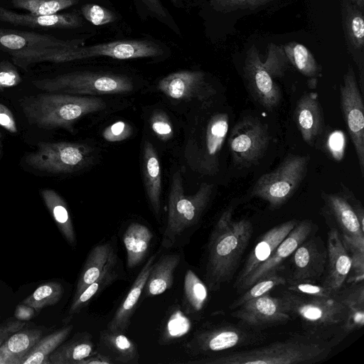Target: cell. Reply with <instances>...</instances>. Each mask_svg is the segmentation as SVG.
Returning a JSON list of instances; mask_svg holds the SVG:
<instances>
[{"label": "cell", "mask_w": 364, "mask_h": 364, "mask_svg": "<svg viewBox=\"0 0 364 364\" xmlns=\"http://www.w3.org/2000/svg\"><path fill=\"white\" fill-rule=\"evenodd\" d=\"M233 210L230 206L222 213L210 237L205 280L211 291L232 279L253 233L251 221L235 220Z\"/></svg>", "instance_id": "obj_1"}, {"label": "cell", "mask_w": 364, "mask_h": 364, "mask_svg": "<svg viewBox=\"0 0 364 364\" xmlns=\"http://www.w3.org/2000/svg\"><path fill=\"white\" fill-rule=\"evenodd\" d=\"M316 335H300L260 348L188 361L198 364H309L323 360L336 343Z\"/></svg>", "instance_id": "obj_2"}, {"label": "cell", "mask_w": 364, "mask_h": 364, "mask_svg": "<svg viewBox=\"0 0 364 364\" xmlns=\"http://www.w3.org/2000/svg\"><path fill=\"white\" fill-rule=\"evenodd\" d=\"M20 106L29 124L44 129L71 132L80 118L105 109L106 103L97 97L45 92L23 97Z\"/></svg>", "instance_id": "obj_3"}, {"label": "cell", "mask_w": 364, "mask_h": 364, "mask_svg": "<svg viewBox=\"0 0 364 364\" xmlns=\"http://www.w3.org/2000/svg\"><path fill=\"white\" fill-rule=\"evenodd\" d=\"M213 189V184L202 183L196 193L186 196L180 171L173 173L162 246L173 247L180 237L196 225L210 202Z\"/></svg>", "instance_id": "obj_4"}, {"label": "cell", "mask_w": 364, "mask_h": 364, "mask_svg": "<svg viewBox=\"0 0 364 364\" xmlns=\"http://www.w3.org/2000/svg\"><path fill=\"white\" fill-rule=\"evenodd\" d=\"M229 128L226 113H216L193 127L185 148L187 164L203 175H215L219 171V156Z\"/></svg>", "instance_id": "obj_5"}, {"label": "cell", "mask_w": 364, "mask_h": 364, "mask_svg": "<svg viewBox=\"0 0 364 364\" xmlns=\"http://www.w3.org/2000/svg\"><path fill=\"white\" fill-rule=\"evenodd\" d=\"M280 297L287 313L298 318L310 334L321 336L320 333L338 325L342 328L347 316L338 292L331 296H311L287 289Z\"/></svg>", "instance_id": "obj_6"}, {"label": "cell", "mask_w": 364, "mask_h": 364, "mask_svg": "<svg viewBox=\"0 0 364 364\" xmlns=\"http://www.w3.org/2000/svg\"><path fill=\"white\" fill-rule=\"evenodd\" d=\"M32 82L37 89L44 92L73 95L119 94L134 89L132 81L125 75L92 72L68 73Z\"/></svg>", "instance_id": "obj_7"}, {"label": "cell", "mask_w": 364, "mask_h": 364, "mask_svg": "<svg viewBox=\"0 0 364 364\" xmlns=\"http://www.w3.org/2000/svg\"><path fill=\"white\" fill-rule=\"evenodd\" d=\"M309 161V155H288L274 170L257 179L252 187V196L268 203L272 210L280 208L305 178Z\"/></svg>", "instance_id": "obj_8"}, {"label": "cell", "mask_w": 364, "mask_h": 364, "mask_svg": "<svg viewBox=\"0 0 364 364\" xmlns=\"http://www.w3.org/2000/svg\"><path fill=\"white\" fill-rule=\"evenodd\" d=\"M95 159L90 146L76 142H40L35 151L26 157L34 169L53 173H68L89 166Z\"/></svg>", "instance_id": "obj_9"}, {"label": "cell", "mask_w": 364, "mask_h": 364, "mask_svg": "<svg viewBox=\"0 0 364 364\" xmlns=\"http://www.w3.org/2000/svg\"><path fill=\"white\" fill-rule=\"evenodd\" d=\"M264 337L259 331L232 324H222L198 330L185 347L191 356L205 358L256 344Z\"/></svg>", "instance_id": "obj_10"}, {"label": "cell", "mask_w": 364, "mask_h": 364, "mask_svg": "<svg viewBox=\"0 0 364 364\" xmlns=\"http://www.w3.org/2000/svg\"><path fill=\"white\" fill-rule=\"evenodd\" d=\"M269 141L268 129L258 118L242 117L232 128L228 140L234 164L242 167L255 165L266 153Z\"/></svg>", "instance_id": "obj_11"}, {"label": "cell", "mask_w": 364, "mask_h": 364, "mask_svg": "<svg viewBox=\"0 0 364 364\" xmlns=\"http://www.w3.org/2000/svg\"><path fill=\"white\" fill-rule=\"evenodd\" d=\"M340 102L348 132L364 173V105L354 70L350 68L340 85Z\"/></svg>", "instance_id": "obj_12"}, {"label": "cell", "mask_w": 364, "mask_h": 364, "mask_svg": "<svg viewBox=\"0 0 364 364\" xmlns=\"http://www.w3.org/2000/svg\"><path fill=\"white\" fill-rule=\"evenodd\" d=\"M163 53L162 48L151 41L123 40L68 48L65 50V63L100 56L120 60L154 58Z\"/></svg>", "instance_id": "obj_13"}, {"label": "cell", "mask_w": 364, "mask_h": 364, "mask_svg": "<svg viewBox=\"0 0 364 364\" xmlns=\"http://www.w3.org/2000/svg\"><path fill=\"white\" fill-rule=\"evenodd\" d=\"M244 77L250 95L262 107L272 111L279 105L282 99L280 89L263 65L255 46L247 52Z\"/></svg>", "instance_id": "obj_14"}, {"label": "cell", "mask_w": 364, "mask_h": 364, "mask_svg": "<svg viewBox=\"0 0 364 364\" xmlns=\"http://www.w3.org/2000/svg\"><path fill=\"white\" fill-rule=\"evenodd\" d=\"M292 254V269L287 279L288 284L315 283L323 276L327 250L321 239L307 237Z\"/></svg>", "instance_id": "obj_15"}, {"label": "cell", "mask_w": 364, "mask_h": 364, "mask_svg": "<svg viewBox=\"0 0 364 364\" xmlns=\"http://www.w3.org/2000/svg\"><path fill=\"white\" fill-rule=\"evenodd\" d=\"M158 89L171 99L186 101H207L215 93L213 87L206 82L204 73L192 70L168 75L159 82Z\"/></svg>", "instance_id": "obj_16"}, {"label": "cell", "mask_w": 364, "mask_h": 364, "mask_svg": "<svg viewBox=\"0 0 364 364\" xmlns=\"http://www.w3.org/2000/svg\"><path fill=\"white\" fill-rule=\"evenodd\" d=\"M231 316L253 327L284 323L291 318L281 297L272 296L269 293L244 303Z\"/></svg>", "instance_id": "obj_17"}, {"label": "cell", "mask_w": 364, "mask_h": 364, "mask_svg": "<svg viewBox=\"0 0 364 364\" xmlns=\"http://www.w3.org/2000/svg\"><path fill=\"white\" fill-rule=\"evenodd\" d=\"M314 223L310 220L298 222L287 236L280 242L271 256L260 264L237 288L246 290L257 280L277 271L281 264L301 245L313 232Z\"/></svg>", "instance_id": "obj_18"}, {"label": "cell", "mask_w": 364, "mask_h": 364, "mask_svg": "<svg viewBox=\"0 0 364 364\" xmlns=\"http://www.w3.org/2000/svg\"><path fill=\"white\" fill-rule=\"evenodd\" d=\"M82 39L64 40L48 34L0 28V49L9 53L45 48H75L82 46Z\"/></svg>", "instance_id": "obj_19"}, {"label": "cell", "mask_w": 364, "mask_h": 364, "mask_svg": "<svg viewBox=\"0 0 364 364\" xmlns=\"http://www.w3.org/2000/svg\"><path fill=\"white\" fill-rule=\"evenodd\" d=\"M327 260L323 285L338 292L342 289L351 269V258L345 247L337 228H332L328 232Z\"/></svg>", "instance_id": "obj_20"}, {"label": "cell", "mask_w": 364, "mask_h": 364, "mask_svg": "<svg viewBox=\"0 0 364 364\" xmlns=\"http://www.w3.org/2000/svg\"><path fill=\"white\" fill-rule=\"evenodd\" d=\"M326 208L335 219L341 231L343 242L364 246V231L362 230L351 203L342 194L321 193Z\"/></svg>", "instance_id": "obj_21"}, {"label": "cell", "mask_w": 364, "mask_h": 364, "mask_svg": "<svg viewBox=\"0 0 364 364\" xmlns=\"http://www.w3.org/2000/svg\"><path fill=\"white\" fill-rule=\"evenodd\" d=\"M298 220L292 219L277 225L267 231L252 249L235 282L237 289L273 253L280 242L296 225Z\"/></svg>", "instance_id": "obj_22"}, {"label": "cell", "mask_w": 364, "mask_h": 364, "mask_svg": "<svg viewBox=\"0 0 364 364\" xmlns=\"http://www.w3.org/2000/svg\"><path fill=\"white\" fill-rule=\"evenodd\" d=\"M294 119L303 140L314 146L323 129V115L316 92L305 93L298 100Z\"/></svg>", "instance_id": "obj_23"}, {"label": "cell", "mask_w": 364, "mask_h": 364, "mask_svg": "<svg viewBox=\"0 0 364 364\" xmlns=\"http://www.w3.org/2000/svg\"><path fill=\"white\" fill-rule=\"evenodd\" d=\"M157 254L151 255L138 274L128 293L108 323L107 329L111 332L124 333L128 328L131 318L144 291L146 283L155 262Z\"/></svg>", "instance_id": "obj_24"}, {"label": "cell", "mask_w": 364, "mask_h": 364, "mask_svg": "<svg viewBox=\"0 0 364 364\" xmlns=\"http://www.w3.org/2000/svg\"><path fill=\"white\" fill-rule=\"evenodd\" d=\"M0 21L14 26L31 28H77L82 25V18L75 12L36 15L19 14L0 6Z\"/></svg>", "instance_id": "obj_25"}, {"label": "cell", "mask_w": 364, "mask_h": 364, "mask_svg": "<svg viewBox=\"0 0 364 364\" xmlns=\"http://www.w3.org/2000/svg\"><path fill=\"white\" fill-rule=\"evenodd\" d=\"M97 351L109 358L113 363L136 364L139 362L135 343L123 333L102 331Z\"/></svg>", "instance_id": "obj_26"}, {"label": "cell", "mask_w": 364, "mask_h": 364, "mask_svg": "<svg viewBox=\"0 0 364 364\" xmlns=\"http://www.w3.org/2000/svg\"><path fill=\"white\" fill-rule=\"evenodd\" d=\"M111 241L99 244L92 249L87 257L76 285L73 299L89 284L95 281L113 259L117 258Z\"/></svg>", "instance_id": "obj_27"}, {"label": "cell", "mask_w": 364, "mask_h": 364, "mask_svg": "<svg viewBox=\"0 0 364 364\" xmlns=\"http://www.w3.org/2000/svg\"><path fill=\"white\" fill-rule=\"evenodd\" d=\"M143 174L146 194L156 215L161 209V169L153 144L144 141L143 146Z\"/></svg>", "instance_id": "obj_28"}, {"label": "cell", "mask_w": 364, "mask_h": 364, "mask_svg": "<svg viewBox=\"0 0 364 364\" xmlns=\"http://www.w3.org/2000/svg\"><path fill=\"white\" fill-rule=\"evenodd\" d=\"M43 336L41 328H24L9 336L0 346V364H20Z\"/></svg>", "instance_id": "obj_29"}, {"label": "cell", "mask_w": 364, "mask_h": 364, "mask_svg": "<svg viewBox=\"0 0 364 364\" xmlns=\"http://www.w3.org/2000/svg\"><path fill=\"white\" fill-rule=\"evenodd\" d=\"M154 235L145 225L132 223L123 233L122 241L127 252V264L130 269L136 267L149 252Z\"/></svg>", "instance_id": "obj_30"}, {"label": "cell", "mask_w": 364, "mask_h": 364, "mask_svg": "<svg viewBox=\"0 0 364 364\" xmlns=\"http://www.w3.org/2000/svg\"><path fill=\"white\" fill-rule=\"evenodd\" d=\"M92 336L78 333L68 342L61 343L49 356L50 364H80L95 353Z\"/></svg>", "instance_id": "obj_31"}, {"label": "cell", "mask_w": 364, "mask_h": 364, "mask_svg": "<svg viewBox=\"0 0 364 364\" xmlns=\"http://www.w3.org/2000/svg\"><path fill=\"white\" fill-rule=\"evenodd\" d=\"M178 254L166 255L153 264L144 290L146 296H157L168 289L173 282L174 272L180 263Z\"/></svg>", "instance_id": "obj_32"}, {"label": "cell", "mask_w": 364, "mask_h": 364, "mask_svg": "<svg viewBox=\"0 0 364 364\" xmlns=\"http://www.w3.org/2000/svg\"><path fill=\"white\" fill-rule=\"evenodd\" d=\"M341 302L347 309V316L342 326L346 333L363 327L364 324V285L363 282L352 285L338 292Z\"/></svg>", "instance_id": "obj_33"}, {"label": "cell", "mask_w": 364, "mask_h": 364, "mask_svg": "<svg viewBox=\"0 0 364 364\" xmlns=\"http://www.w3.org/2000/svg\"><path fill=\"white\" fill-rule=\"evenodd\" d=\"M40 193L60 232L71 246H75L76 237L66 203L53 189H42Z\"/></svg>", "instance_id": "obj_34"}, {"label": "cell", "mask_w": 364, "mask_h": 364, "mask_svg": "<svg viewBox=\"0 0 364 364\" xmlns=\"http://www.w3.org/2000/svg\"><path fill=\"white\" fill-rule=\"evenodd\" d=\"M73 325H68L41 337L31 348L20 364H50V355L68 337Z\"/></svg>", "instance_id": "obj_35"}, {"label": "cell", "mask_w": 364, "mask_h": 364, "mask_svg": "<svg viewBox=\"0 0 364 364\" xmlns=\"http://www.w3.org/2000/svg\"><path fill=\"white\" fill-rule=\"evenodd\" d=\"M117 258L109 262L95 281L85 288L77 297L73 299L68 311L69 317L79 313L82 308L97 296L104 289L119 278V272L117 270Z\"/></svg>", "instance_id": "obj_36"}, {"label": "cell", "mask_w": 364, "mask_h": 364, "mask_svg": "<svg viewBox=\"0 0 364 364\" xmlns=\"http://www.w3.org/2000/svg\"><path fill=\"white\" fill-rule=\"evenodd\" d=\"M208 296L207 286L191 269L184 277L183 304L187 314L199 313L204 308Z\"/></svg>", "instance_id": "obj_37"}, {"label": "cell", "mask_w": 364, "mask_h": 364, "mask_svg": "<svg viewBox=\"0 0 364 364\" xmlns=\"http://www.w3.org/2000/svg\"><path fill=\"white\" fill-rule=\"evenodd\" d=\"M288 60L304 75L314 78L321 73V67L311 51L303 44L291 42L283 46Z\"/></svg>", "instance_id": "obj_38"}, {"label": "cell", "mask_w": 364, "mask_h": 364, "mask_svg": "<svg viewBox=\"0 0 364 364\" xmlns=\"http://www.w3.org/2000/svg\"><path fill=\"white\" fill-rule=\"evenodd\" d=\"M63 292L64 289L60 283L49 282L39 286L21 304L33 308L38 313L45 307L57 304L63 296Z\"/></svg>", "instance_id": "obj_39"}, {"label": "cell", "mask_w": 364, "mask_h": 364, "mask_svg": "<svg viewBox=\"0 0 364 364\" xmlns=\"http://www.w3.org/2000/svg\"><path fill=\"white\" fill-rule=\"evenodd\" d=\"M277 271L273 272L257 280L247 289V291L243 294L233 301L230 305V309H235L249 300L269 293L277 286L286 285L287 284V279L279 274Z\"/></svg>", "instance_id": "obj_40"}, {"label": "cell", "mask_w": 364, "mask_h": 364, "mask_svg": "<svg viewBox=\"0 0 364 364\" xmlns=\"http://www.w3.org/2000/svg\"><path fill=\"white\" fill-rule=\"evenodd\" d=\"M78 0H11L12 5L18 9L36 15H51L71 7Z\"/></svg>", "instance_id": "obj_41"}, {"label": "cell", "mask_w": 364, "mask_h": 364, "mask_svg": "<svg viewBox=\"0 0 364 364\" xmlns=\"http://www.w3.org/2000/svg\"><path fill=\"white\" fill-rule=\"evenodd\" d=\"M191 320L181 310L174 308L168 314L161 336V343H168L186 335L191 329Z\"/></svg>", "instance_id": "obj_42"}, {"label": "cell", "mask_w": 364, "mask_h": 364, "mask_svg": "<svg viewBox=\"0 0 364 364\" xmlns=\"http://www.w3.org/2000/svg\"><path fill=\"white\" fill-rule=\"evenodd\" d=\"M346 31L349 41L355 49H360L364 44V21L362 13L351 9L346 18Z\"/></svg>", "instance_id": "obj_43"}, {"label": "cell", "mask_w": 364, "mask_h": 364, "mask_svg": "<svg viewBox=\"0 0 364 364\" xmlns=\"http://www.w3.org/2000/svg\"><path fill=\"white\" fill-rule=\"evenodd\" d=\"M288 61L282 46L269 43L267 58L264 62H262V64L271 76L274 78L281 77L284 75Z\"/></svg>", "instance_id": "obj_44"}, {"label": "cell", "mask_w": 364, "mask_h": 364, "mask_svg": "<svg viewBox=\"0 0 364 364\" xmlns=\"http://www.w3.org/2000/svg\"><path fill=\"white\" fill-rule=\"evenodd\" d=\"M81 13L88 21L96 26L114 22L116 15L110 10L95 4H87L82 6Z\"/></svg>", "instance_id": "obj_45"}, {"label": "cell", "mask_w": 364, "mask_h": 364, "mask_svg": "<svg viewBox=\"0 0 364 364\" xmlns=\"http://www.w3.org/2000/svg\"><path fill=\"white\" fill-rule=\"evenodd\" d=\"M343 245L348 251L351 258V269L353 274L348 282L352 284L363 282L364 279V247L353 244L345 243Z\"/></svg>", "instance_id": "obj_46"}, {"label": "cell", "mask_w": 364, "mask_h": 364, "mask_svg": "<svg viewBox=\"0 0 364 364\" xmlns=\"http://www.w3.org/2000/svg\"><path fill=\"white\" fill-rule=\"evenodd\" d=\"M151 127L162 141H168L173 134V127L168 115L163 110H155L151 117Z\"/></svg>", "instance_id": "obj_47"}, {"label": "cell", "mask_w": 364, "mask_h": 364, "mask_svg": "<svg viewBox=\"0 0 364 364\" xmlns=\"http://www.w3.org/2000/svg\"><path fill=\"white\" fill-rule=\"evenodd\" d=\"M272 0H210V5L215 10L229 12L237 9H255Z\"/></svg>", "instance_id": "obj_48"}, {"label": "cell", "mask_w": 364, "mask_h": 364, "mask_svg": "<svg viewBox=\"0 0 364 364\" xmlns=\"http://www.w3.org/2000/svg\"><path fill=\"white\" fill-rule=\"evenodd\" d=\"M21 80V75L13 63L6 60L0 63V90L17 86Z\"/></svg>", "instance_id": "obj_49"}, {"label": "cell", "mask_w": 364, "mask_h": 364, "mask_svg": "<svg viewBox=\"0 0 364 364\" xmlns=\"http://www.w3.org/2000/svg\"><path fill=\"white\" fill-rule=\"evenodd\" d=\"M287 289L300 294L311 296H331L336 294L323 284H316L311 282L289 284Z\"/></svg>", "instance_id": "obj_50"}, {"label": "cell", "mask_w": 364, "mask_h": 364, "mask_svg": "<svg viewBox=\"0 0 364 364\" xmlns=\"http://www.w3.org/2000/svg\"><path fill=\"white\" fill-rule=\"evenodd\" d=\"M132 132L133 129L128 123L118 121L106 127L102 134L106 141L117 142L128 139Z\"/></svg>", "instance_id": "obj_51"}, {"label": "cell", "mask_w": 364, "mask_h": 364, "mask_svg": "<svg viewBox=\"0 0 364 364\" xmlns=\"http://www.w3.org/2000/svg\"><path fill=\"white\" fill-rule=\"evenodd\" d=\"M328 149L332 156L338 160H340L344 152L345 140L342 132H334L329 136Z\"/></svg>", "instance_id": "obj_52"}, {"label": "cell", "mask_w": 364, "mask_h": 364, "mask_svg": "<svg viewBox=\"0 0 364 364\" xmlns=\"http://www.w3.org/2000/svg\"><path fill=\"white\" fill-rule=\"evenodd\" d=\"M0 126L12 134L18 132L13 113L6 105L1 103H0Z\"/></svg>", "instance_id": "obj_53"}, {"label": "cell", "mask_w": 364, "mask_h": 364, "mask_svg": "<svg viewBox=\"0 0 364 364\" xmlns=\"http://www.w3.org/2000/svg\"><path fill=\"white\" fill-rule=\"evenodd\" d=\"M26 323L19 320L7 321L0 324V346L12 333L25 328Z\"/></svg>", "instance_id": "obj_54"}, {"label": "cell", "mask_w": 364, "mask_h": 364, "mask_svg": "<svg viewBox=\"0 0 364 364\" xmlns=\"http://www.w3.org/2000/svg\"><path fill=\"white\" fill-rule=\"evenodd\" d=\"M147 9L161 19L168 17L166 10L159 0H140Z\"/></svg>", "instance_id": "obj_55"}, {"label": "cell", "mask_w": 364, "mask_h": 364, "mask_svg": "<svg viewBox=\"0 0 364 364\" xmlns=\"http://www.w3.org/2000/svg\"><path fill=\"white\" fill-rule=\"evenodd\" d=\"M14 316L19 321L29 320L34 316V309L21 304L16 306Z\"/></svg>", "instance_id": "obj_56"}, {"label": "cell", "mask_w": 364, "mask_h": 364, "mask_svg": "<svg viewBox=\"0 0 364 364\" xmlns=\"http://www.w3.org/2000/svg\"><path fill=\"white\" fill-rule=\"evenodd\" d=\"M114 364L107 356L101 354L97 350L89 357L80 362V364Z\"/></svg>", "instance_id": "obj_57"}, {"label": "cell", "mask_w": 364, "mask_h": 364, "mask_svg": "<svg viewBox=\"0 0 364 364\" xmlns=\"http://www.w3.org/2000/svg\"><path fill=\"white\" fill-rule=\"evenodd\" d=\"M356 4L360 6L363 7V0H355Z\"/></svg>", "instance_id": "obj_58"}, {"label": "cell", "mask_w": 364, "mask_h": 364, "mask_svg": "<svg viewBox=\"0 0 364 364\" xmlns=\"http://www.w3.org/2000/svg\"><path fill=\"white\" fill-rule=\"evenodd\" d=\"M1 134H0V156H1Z\"/></svg>", "instance_id": "obj_59"}]
</instances>
